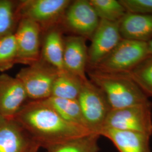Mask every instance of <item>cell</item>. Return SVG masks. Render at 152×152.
I'll return each instance as SVG.
<instances>
[{"label": "cell", "instance_id": "obj_5", "mask_svg": "<svg viewBox=\"0 0 152 152\" xmlns=\"http://www.w3.org/2000/svg\"><path fill=\"white\" fill-rule=\"evenodd\" d=\"M59 72L41 58L35 63L22 68L15 77L23 85L28 99L38 101L51 96L53 85Z\"/></svg>", "mask_w": 152, "mask_h": 152}, {"label": "cell", "instance_id": "obj_8", "mask_svg": "<svg viewBox=\"0 0 152 152\" xmlns=\"http://www.w3.org/2000/svg\"><path fill=\"white\" fill-rule=\"evenodd\" d=\"M100 19L90 1H71L61 22L75 36L91 39Z\"/></svg>", "mask_w": 152, "mask_h": 152}, {"label": "cell", "instance_id": "obj_23", "mask_svg": "<svg viewBox=\"0 0 152 152\" xmlns=\"http://www.w3.org/2000/svg\"><path fill=\"white\" fill-rule=\"evenodd\" d=\"M15 16L13 2L0 0V38L13 33Z\"/></svg>", "mask_w": 152, "mask_h": 152}, {"label": "cell", "instance_id": "obj_9", "mask_svg": "<svg viewBox=\"0 0 152 152\" xmlns=\"http://www.w3.org/2000/svg\"><path fill=\"white\" fill-rule=\"evenodd\" d=\"M120 22L100 20L88 48V67H94L107 56L122 39Z\"/></svg>", "mask_w": 152, "mask_h": 152}, {"label": "cell", "instance_id": "obj_12", "mask_svg": "<svg viewBox=\"0 0 152 152\" xmlns=\"http://www.w3.org/2000/svg\"><path fill=\"white\" fill-rule=\"evenodd\" d=\"M63 63L64 70L80 77L88 79V48L86 39L72 35L64 38Z\"/></svg>", "mask_w": 152, "mask_h": 152}, {"label": "cell", "instance_id": "obj_27", "mask_svg": "<svg viewBox=\"0 0 152 152\" xmlns=\"http://www.w3.org/2000/svg\"><path fill=\"white\" fill-rule=\"evenodd\" d=\"M6 119L0 113V125H1L2 123H4L6 121Z\"/></svg>", "mask_w": 152, "mask_h": 152}, {"label": "cell", "instance_id": "obj_13", "mask_svg": "<svg viewBox=\"0 0 152 152\" xmlns=\"http://www.w3.org/2000/svg\"><path fill=\"white\" fill-rule=\"evenodd\" d=\"M99 135L109 139L120 152H151V136L147 134L103 128Z\"/></svg>", "mask_w": 152, "mask_h": 152}, {"label": "cell", "instance_id": "obj_25", "mask_svg": "<svg viewBox=\"0 0 152 152\" xmlns=\"http://www.w3.org/2000/svg\"><path fill=\"white\" fill-rule=\"evenodd\" d=\"M39 147H41V146L38 143L35 141H33L32 145H31V147H29V148L28 149L27 151L26 152H38Z\"/></svg>", "mask_w": 152, "mask_h": 152}, {"label": "cell", "instance_id": "obj_14", "mask_svg": "<svg viewBox=\"0 0 152 152\" xmlns=\"http://www.w3.org/2000/svg\"><path fill=\"white\" fill-rule=\"evenodd\" d=\"M33 141L14 120L0 125V152H26Z\"/></svg>", "mask_w": 152, "mask_h": 152}, {"label": "cell", "instance_id": "obj_16", "mask_svg": "<svg viewBox=\"0 0 152 152\" xmlns=\"http://www.w3.org/2000/svg\"><path fill=\"white\" fill-rule=\"evenodd\" d=\"M41 51V58L59 71H64V37L56 26L47 30Z\"/></svg>", "mask_w": 152, "mask_h": 152}, {"label": "cell", "instance_id": "obj_15", "mask_svg": "<svg viewBox=\"0 0 152 152\" xmlns=\"http://www.w3.org/2000/svg\"><path fill=\"white\" fill-rule=\"evenodd\" d=\"M122 38L148 42L152 39V14L127 13L120 22Z\"/></svg>", "mask_w": 152, "mask_h": 152}, {"label": "cell", "instance_id": "obj_3", "mask_svg": "<svg viewBox=\"0 0 152 152\" xmlns=\"http://www.w3.org/2000/svg\"><path fill=\"white\" fill-rule=\"evenodd\" d=\"M148 55L147 42L122 38L98 65L87 68L109 73L126 74Z\"/></svg>", "mask_w": 152, "mask_h": 152}, {"label": "cell", "instance_id": "obj_17", "mask_svg": "<svg viewBox=\"0 0 152 152\" xmlns=\"http://www.w3.org/2000/svg\"><path fill=\"white\" fill-rule=\"evenodd\" d=\"M99 135L92 133L60 141L45 148L48 152H99Z\"/></svg>", "mask_w": 152, "mask_h": 152}, {"label": "cell", "instance_id": "obj_20", "mask_svg": "<svg viewBox=\"0 0 152 152\" xmlns=\"http://www.w3.org/2000/svg\"><path fill=\"white\" fill-rule=\"evenodd\" d=\"M149 98L152 97V55L126 73Z\"/></svg>", "mask_w": 152, "mask_h": 152}, {"label": "cell", "instance_id": "obj_19", "mask_svg": "<svg viewBox=\"0 0 152 152\" xmlns=\"http://www.w3.org/2000/svg\"><path fill=\"white\" fill-rule=\"evenodd\" d=\"M64 120L87 129L77 99H68L50 96L43 100Z\"/></svg>", "mask_w": 152, "mask_h": 152}, {"label": "cell", "instance_id": "obj_11", "mask_svg": "<svg viewBox=\"0 0 152 152\" xmlns=\"http://www.w3.org/2000/svg\"><path fill=\"white\" fill-rule=\"evenodd\" d=\"M28 99L24 87L18 78L0 75V113L6 120H14Z\"/></svg>", "mask_w": 152, "mask_h": 152}, {"label": "cell", "instance_id": "obj_4", "mask_svg": "<svg viewBox=\"0 0 152 152\" xmlns=\"http://www.w3.org/2000/svg\"><path fill=\"white\" fill-rule=\"evenodd\" d=\"M77 100L87 129L99 135L112 110L105 94L88 78L83 82Z\"/></svg>", "mask_w": 152, "mask_h": 152}, {"label": "cell", "instance_id": "obj_24", "mask_svg": "<svg viewBox=\"0 0 152 152\" xmlns=\"http://www.w3.org/2000/svg\"><path fill=\"white\" fill-rule=\"evenodd\" d=\"M127 12L140 14H152V0H120Z\"/></svg>", "mask_w": 152, "mask_h": 152}, {"label": "cell", "instance_id": "obj_10", "mask_svg": "<svg viewBox=\"0 0 152 152\" xmlns=\"http://www.w3.org/2000/svg\"><path fill=\"white\" fill-rule=\"evenodd\" d=\"M42 29L37 23L27 19H20L14 34L17 63L29 65L41 58L40 36Z\"/></svg>", "mask_w": 152, "mask_h": 152}, {"label": "cell", "instance_id": "obj_7", "mask_svg": "<svg viewBox=\"0 0 152 152\" xmlns=\"http://www.w3.org/2000/svg\"><path fill=\"white\" fill-rule=\"evenodd\" d=\"M152 109V104L149 100L124 108L112 109L103 128L134 131L151 136Z\"/></svg>", "mask_w": 152, "mask_h": 152}, {"label": "cell", "instance_id": "obj_6", "mask_svg": "<svg viewBox=\"0 0 152 152\" xmlns=\"http://www.w3.org/2000/svg\"><path fill=\"white\" fill-rule=\"evenodd\" d=\"M69 0H24L16 10L19 19H27L37 23L42 31L58 26L71 4Z\"/></svg>", "mask_w": 152, "mask_h": 152}, {"label": "cell", "instance_id": "obj_2", "mask_svg": "<svg viewBox=\"0 0 152 152\" xmlns=\"http://www.w3.org/2000/svg\"><path fill=\"white\" fill-rule=\"evenodd\" d=\"M89 80L105 94L112 109L144 103L148 97L126 74L109 73L87 68Z\"/></svg>", "mask_w": 152, "mask_h": 152}, {"label": "cell", "instance_id": "obj_18", "mask_svg": "<svg viewBox=\"0 0 152 152\" xmlns=\"http://www.w3.org/2000/svg\"><path fill=\"white\" fill-rule=\"evenodd\" d=\"M84 81L68 71H59L55 78L51 96L77 99Z\"/></svg>", "mask_w": 152, "mask_h": 152}, {"label": "cell", "instance_id": "obj_1", "mask_svg": "<svg viewBox=\"0 0 152 152\" xmlns=\"http://www.w3.org/2000/svg\"><path fill=\"white\" fill-rule=\"evenodd\" d=\"M14 120L32 140L44 148L93 133L85 127L64 120L43 100L27 102Z\"/></svg>", "mask_w": 152, "mask_h": 152}, {"label": "cell", "instance_id": "obj_21", "mask_svg": "<svg viewBox=\"0 0 152 152\" xmlns=\"http://www.w3.org/2000/svg\"><path fill=\"white\" fill-rule=\"evenodd\" d=\"M100 20L119 22L127 13L120 0H90Z\"/></svg>", "mask_w": 152, "mask_h": 152}, {"label": "cell", "instance_id": "obj_26", "mask_svg": "<svg viewBox=\"0 0 152 152\" xmlns=\"http://www.w3.org/2000/svg\"><path fill=\"white\" fill-rule=\"evenodd\" d=\"M147 45H148V54L152 55V39L148 42H147Z\"/></svg>", "mask_w": 152, "mask_h": 152}, {"label": "cell", "instance_id": "obj_22", "mask_svg": "<svg viewBox=\"0 0 152 152\" xmlns=\"http://www.w3.org/2000/svg\"><path fill=\"white\" fill-rule=\"evenodd\" d=\"M18 50L14 33L0 38V72L11 68L17 63Z\"/></svg>", "mask_w": 152, "mask_h": 152}]
</instances>
